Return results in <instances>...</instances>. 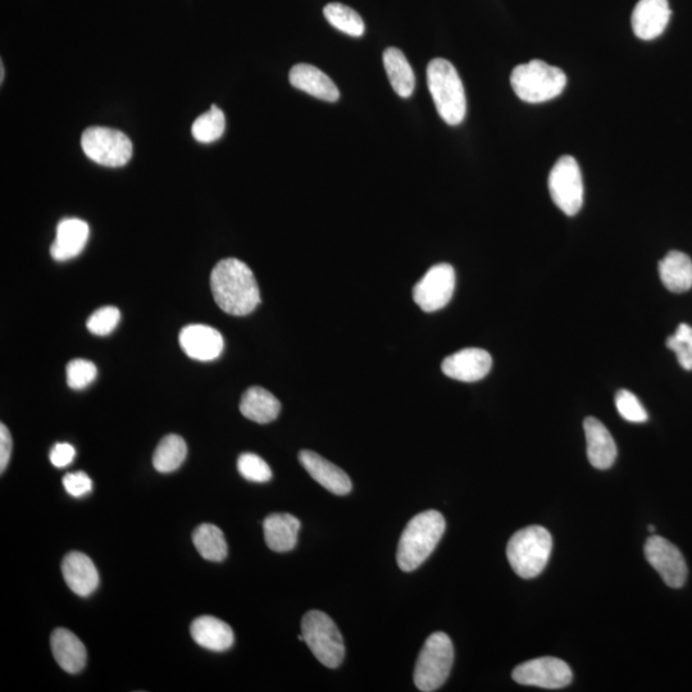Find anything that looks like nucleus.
I'll return each mask as SVG.
<instances>
[{"mask_svg": "<svg viewBox=\"0 0 692 692\" xmlns=\"http://www.w3.org/2000/svg\"><path fill=\"white\" fill-rule=\"evenodd\" d=\"M211 289L218 307L231 316H247L261 303L256 276L239 259L227 258L216 264Z\"/></svg>", "mask_w": 692, "mask_h": 692, "instance_id": "obj_1", "label": "nucleus"}, {"mask_svg": "<svg viewBox=\"0 0 692 692\" xmlns=\"http://www.w3.org/2000/svg\"><path fill=\"white\" fill-rule=\"evenodd\" d=\"M445 518L437 511L417 514L404 528L396 561L404 572H413L430 557L445 532Z\"/></svg>", "mask_w": 692, "mask_h": 692, "instance_id": "obj_2", "label": "nucleus"}, {"mask_svg": "<svg viewBox=\"0 0 692 692\" xmlns=\"http://www.w3.org/2000/svg\"><path fill=\"white\" fill-rule=\"evenodd\" d=\"M427 84L440 117L450 126L461 125L467 113L466 91L452 63L432 59L427 67Z\"/></svg>", "mask_w": 692, "mask_h": 692, "instance_id": "obj_3", "label": "nucleus"}, {"mask_svg": "<svg viewBox=\"0 0 692 692\" xmlns=\"http://www.w3.org/2000/svg\"><path fill=\"white\" fill-rule=\"evenodd\" d=\"M553 550V539L545 527L528 526L509 540L507 557L519 577L534 578L544 571Z\"/></svg>", "mask_w": 692, "mask_h": 692, "instance_id": "obj_4", "label": "nucleus"}, {"mask_svg": "<svg viewBox=\"0 0 692 692\" xmlns=\"http://www.w3.org/2000/svg\"><path fill=\"white\" fill-rule=\"evenodd\" d=\"M511 84L514 93L523 102L544 103L563 93L567 85V76L561 68L534 59L514 68Z\"/></svg>", "mask_w": 692, "mask_h": 692, "instance_id": "obj_5", "label": "nucleus"}, {"mask_svg": "<svg viewBox=\"0 0 692 692\" xmlns=\"http://www.w3.org/2000/svg\"><path fill=\"white\" fill-rule=\"evenodd\" d=\"M453 662L452 640L444 632H435L426 640L418 657L414 685L423 692L439 690L448 680Z\"/></svg>", "mask_w": 692, "mask_h": 692, "instance_id": "obj_6", "label": "nucleus"}, {"mask_svg": "<svg viewBox=\"0 0 692 692\" xmlns=\"http://www.w3.org/2000/svg\"><path fill=\"white\" fill-rule=\"evenodd\" d=\"M304 643L325 667L338 668L345 657V645L338 626L320 610H311L302 619Z\"/></svg>", "mask_w": 692, "mask_h": 692, "instance_id": "obj_7", "label": "nucleus"}, {"mask_svg": "<svg viewBox=\"0 0 692 692\" xmlns=\"http://www.w3.org/2000/svg\"><path fill=\"white\" fill-rule=\"evenodd\" d=\"M86 157L106 167H122L130 162L132 143L124 132L109 127H89L81 138Z\"/></svg>", "mask_w": 692, "mask_h": 692, "instance_id": "obj_8", "label": "nucleus"}, {"mask_svg": "<svg viewBox=\"0 0 692 692\" xmlns=\"http://www.w3.org/2000/svg\"><path fill=\"white\" fill-rule=\"evenodd\" d=\"M549 191L555 206L567 216H576L584 204V181L575 158L563 156L549 175Z\"/></svg>", "mask_w": 692, "mask_h": 692, "instance_id": "obj_9", "label": "nucleus"}, {"mask_svg": "<svg viewBox=\"0 0 692 692\" xmlns=\"http://www.w3.org/2000/svg\"><path fill=\"white\" fill-rule=\"evenodd\" d=\"M454 290V268L448 263H440L431 267L417 282L413 289V299L423 312L432 313L449 304Z\"/></svg>", "mask_w": 692, "mask_h": 692, "instance_id": "obj_10", "label": "nucleus"}, {"mask_svg": "<svg viewBox=\"0 0 692 692\" xmlns=\"http://www.w3.org/2000/svg\"><path fill=\"white\" fill-rule=\"evenodd\" d=\"M513 680L519 685L558 690L571 684L573 673L566 662L553 657L528 660L513 671Z\"/></svg>", "mask_w": 692, "mask_h": 692, "instance_id": "obj_11", "label": "nucleus"}, {"mask_svg": "<svg viewBox=\"0 0 692 692\" xmlns=\"http://www.w3.org/2000/svg\"><path fill=\"white\" fill-rule=\"evenodd\" d=\"M645 557L672 589H680L687 580V564L684 555L671 541L657 535L646 540Z\"/></svg>", "mask_w": 692, "mask_h": 692, "instance_id": "obj_12", "label": "nucleus"}, {"mask_svg": "<svg viewBox=\"0 0 692 692\" xmlns=\"http://www.w3.org/2000/svg\"><path fill=\"white\" fill-rule=\"evenodd\" d=\"M493 367V358L484 349L467 348L449 355L441 364V370L449 379L476 382L485 379Z\"/></svg>", "mask_w": 692, "mask_h": 692, "instance_id": "obj_13", "label": "nucleus"}, {"mask_svg": "<svg viewBox=\"0 0 692 692\" xmlns=\"http://www.w3.org/2000/svg\"><path fill=\"white\" fill-rule=\"evenodd\" d=\"M179 341L182 350L199 362L215 361L225 348L220 331L207 325H189L181 330Z\"/></svg>", "mask_w": 692, "mask_h": 692, "instance_id": "obj_14", "label": "nucleus"}, {"mask_svg": "<svg viewBox=\"0 0 692 692\" xmlns=\"http://www.w3.org/2000/svg\"><path fill=\"white\" fill-rule=\"evenodd\" d=\"M671 15L668 0H640L632 13V29L641 40L657 39L667 29Z\"/></svg>", "mask_w": 692, "mask_h": 692, "instance_id": "obj_15", "label": "nucleus"}, {"mask_svg": "<svg viewBox=\"0 0 692 692\" xmlns=\"http://www.w3.org/2000/svg\"><path fill=\"white\" fill-rule=\"evenodd\" d=\"M299 462L304 470L311 475L314 481L335 495H346L352 491V481L346 473L334 463L322 458L321 455L302 450L299 453Z\"/></svg>", "mask_w": 692, "mask_h": 692, "instance_id": "obj_16", "label": "nucleus"}, {"mask_svg": "<svg viewBox=\"0 0 692 692\" xmlns=\"http://www.w3.org/2000/svg\"><path fill=\"white\" fill-rule=\"evenodd\" d=\"M89 235L88 223L80 218H66L58 223L56 240L50 247V254L58 262L70 261L83 252Z\"/></svg>", "mask_w": 692, "mask_h": 692, "instance_id": "obj_17", "label": "nucleus"}, {"mask_svg": "<svg viewBox=\"0 0 692 692\" xmlns=\"http://www.w3.org/2000/svg\"><path fill=\"white\" fill-rule=\"evenodd\" d=\"M62 575L66 584L76 595L89 596L98 589L99 573L88 555L80 552L68 553L62 562Z\"/></svg>", "mask_w": 692, "mask_h": 692, "instance_id": "obj_18", "label": "nucleus"}, {"mask_svg": "<svg viewBox=\"0 0 692 692\" xmlns=\"http://www.w3.org/2000/svg\"><path fill=\"white\" fill-rule=\"evenodd\" d=\"M289 80L295 89L325 102H338L340 98V91L334 81L325 72L307 63H299L291 68Z\"/></svg>", "mask_w": 692, "mask_h": 692, "instance_id": "obj_19", "label": "nucleus"}, {"mask_svg": "<svg viewBox=\"0 0 692 692\" xmlns=\"http://www.w3.org/2000/svg\"><path fill=\"white\" fill-rule=\"evenodd\" d=\"M587 441V457L591 466L598 470H608L617 458V445L607 427L594 417H587L584 422Z\"/></svg>", "mask_w": 692, "mask_h": 692, "instance_id": "obj_20", "label": "nucleus"}, {"mask_svg": "<svg viewBox=\"0 0 692 692\" xmlns=\"http://www.w3.org/2000/svg\"><path fill=\"white\" fill-rule=\"evenodd\" d=\"M50 646L59 667L71 675L83 671L88 660L83 641L66 628H57L50 637Z\"/></svg>", "mask_w": 692, "mask_h": 692, "instance_id": "obj_21", "label": "nucleus"}, {"mask_svg": "<svg viewBox=\"0 0 692 692\" xmlns=\"http://www.w3.org/2000/svg\"><path fill=\"white\" fill-rule=\"evenodd\" d=\"M300 521L289 513H273L264 519V540L268 548L276 553L293 550L298 543Z\"/></svg>", "mask_w": 692, "mask_h": 692, "instance_id": "obj_22", "label": "nucleus"}, {"mask_svg": "<svg viewBox=\"0 0 692 692\" xmlns=\"http://www.w3.org/2000/svg\"><path fill=\"white\" fill-rule=\"evenodd\" d=\"M195 643L204 649L217 651L229 650L234 644V631L216 617L203 616L195 619L190 627Z\"/></svg>", "mask_w": 692, "mask_h": 692, "instance_id": "obj_23", "label": "nucleus"}, {"mask_svg": "<svg viewBox=\"0 0 692 692\" xmlns=\"http://www.w3.org/2000/svg\"><path fill=\"white\" fill-rule=\"evenodd\" d=\"M240 412L248 420L264 425L279 417L281 403L270 391L253 386L241 396Z\"/></svg>", "mask_w": 692, "mask_h": 692, "instance_id": "obj_24", "label": "nucleus"}, {"mask_svg": "<svg viewBox=\"0 0 692 692\" xmlns=\"http://www.w3.org/2000/svg\"><path fill=\"white\" fill-rule=\"evenodd\" d=\"M659 275L663 285L676 294L686 293L692 288V261L682 252H669L659 262Z\"/></svg>", "mask_w": 692, "mask_h": 692, "instance_id": "obj_25", "label": "nucleus"}, {"mask_svg": "<svg viewBox=\"0 0 692 692\" xmlns=\"http://www.w3.org/2000/svg\"><path fill=\"white\" fill-rule=\"evenodd\" d=\"M384 66L389 81L396 94L409 98L416 88V76L407 57L398 48H388L384 52Z\"/></svg>", "mask_w": 692, "mask_h": 692, "instance_id": "obj_26", "label": "nucleus"}, {"mask_svg": "<svg viewBox=\"0 0 692 692\" xmlns=\"http://www.w3.org/2000/svg\"><path fill=\"white\" fill-rule=\"evenodd\" d=\"M193 543L198 553L209 562L225 561L227 553H229L225 535H223L221 528L212 525V523H204V525L195 528Z\"/></svg>", "mask_w": 692, "mask_h": 692, "instance_id": "obj_27", "label": "nucleus"}, {"mask_svg": "<svg viewBox=\"0 0 692 692\" xmlns=\"http://www.w3.org/2000/svg\"><path fill=\"white\" fill-rule=\"evenodd\" d=\"M188 455V445L179 435L163 437L153 455V466L158 472L170 473L176 471L185 462Z\"/></svg>", "mask_w": 692, "mask_h": 692, "instance_id": "obj_28", "label": "nucleus"}, {"mask_svg": "<svg viewBox=\"0 0 692 692\" xmlns=\"http://www.w3.org/2000/svg\"><path fill=\"white\" fill-rule=\"evenodd\" d=\"M323 13H325L326 20L330 22L331 26H334L335 29H338L341 33L346 35L359 38V36L364 34V30H366V26H364V22L362 17L359 16V13L345 6V4H327L325 9H323Z\"/></svg>", "mask_w": 692, "mask_h": 692, "instance_id": "obj_29", "label": "nucleus"}, {"mask_svg": "<svg viewBox=\"0 0 692 692\" xmlns=\"http://www.w3.org/2000/svg\"><path fill=\"white\" fill-rule=\"evenodd\" d=\"M226 129L225 115L220 108L212 106L208 112L199 116L193 124L194 139L199 143L209 144L221 138Z\"/></svg>", "mask_w": 692, "mask_h": 692, "instance_id": "obj_30", "label": "nucleus"}, {"mask_svg": "<svg viewBox=\"0 0 692 692\" xmlns=\"http://www.w3.org/2000/svg\"><path fill=\"white\" fill-rule=\"evenodd\" d=\"M667 346L675 352L681 367L692 371V327L681 323L675 334L667 339Z\"/></svg>", "mask_w": 692, "mask_h": 692, "instance_id": "obj_31", "label": "nucleus"}, {"mask_svg": "<svg viewBox=\"0 0 692 692\" xmlns=\"http://www.w3.org/2000/svg\"><path fill=\"white\" fill-rule=\"evenodd\" d=\"M67 384L71 389L83 390L97 379L98 370L93 362L74 359L67 364Z\"/></svg>", "mask_w": 692, "mask_h": 692, "instance_id": "obj_32", "label": "nucleus"}, {"mask_svg": "<svg viewBox=\"0 0 692 692\" xmlns=\"http://www.w3.org/2000/svg\"><path fill=\"white\" fill-rule=\"evenodd\" d=\"M238 470L245 480L258 482V484L268 482L272 478L271 467L259 455L253 453L240 455Z\"/></svg>", "mask_w": 692, "mask_h": 692, "instance_id": "obj_33", "label": "nucleus"}, {"mask_svg": "<svg viewBox=\"0 0 692 692\" xmlns=\"http://www.w3.org/2000/svg\"><path fill=\"white\" fill-rule=\"evenodd\" d=\"M120 320L121 313L118 308L108 305L91 314L86 326L93 335L107 336L116 330Z\"/></svg>", "mask_w": 692, "mask_h": 692, "instance_id": "obj_34", "label": "nucleus"}, {"mask_svg": "<svg viewBox=\"0 0 692 692\" xmlns=\"http://www.w3.org/2000/svg\"><path fill=\"white\" fill-rule=\"evenodd\" d=\"M616 407L622 418L632 423H644L648 421V413H646L643 404L637 399V396L627 390H619L616 395Z\"/></svg>", "mask_w": 692, "mask_h": 692, "instance_id": "obj_35", "label": "nucleus"}, {"mask_svg": "<svg viewBox=\"0 0 692 692\" xmlns=\"http://www.w3.org/2000/svg\"><path fill=\"white\" fill-rule=\"evenodd\" d=\"M63 486H65L68 494L74 498H81V496L88 495L93 489V481L83 471L72 472L63 477Z\"/></svg>", "mask_w": 692, "mask_h": 692, "instance_id": "obj_36", "label": "nucleus"}, {"mask_svg": "<svg viewBox=\"0 0 692 692\" xmlns=\"http://www.w3.org/2000/svg\"><path fill=\"white\" fill-rule=\"evenodd\" d=\"M76 457L74 446L67 443H59L50 450L49 458L54 467L65 468L70 466Z\"/></svg>", "mask_w": 692, "mask_h": 692, "instance_id": "obj_37", "label": "nucleus"}, {"mask_svg": "<svg viewBox=\"0 0 692 692\" xmlns=\"http://www.w3.org/2000/svg\"><path fill=\"white\" fill-rule=\"evenodd\" d=\"M12 454V436L9 434L7 426L0 425V471H6Z\"/></svg>", "mask_w": 692, "mask_h": 692, "instance_id": "obj_38", "label": "nucleus"}, {"mask_svg": "<svg viewBox=\"0 0 692 692\" xmlns=\"http://www.w3.org/2000/svg\"><path fill=\"white\" fill-rule=\"evenodd\" d=\"M0 71H2V75H0V80H2V83H3V80H4V66H3V63H2V65H0Z\"/></svg>", "mask_w": 692, "mask_h": 692, "instance_id": "obj_39", "label": "nucleus"}, {"mask_svg": "<svg viewBox=\"0 0 692 692\" xmlns=\"http://www.w3.org/2000/svg\"><path fill=\"white\" fill-rule=\"evenodd\" d=\"M649 531H650V532H655V527H654V526H649Z\"/></svg>", "mask_w": 692, "mask_h": 692, "instance_id": "obj_40", "label": "nucleus"}]
</instances>
